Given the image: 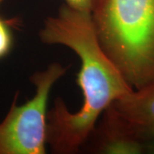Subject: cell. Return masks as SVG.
I'll return each instance as SVG.
<instances>
[{
    "label": "cell",
    "mask_w": 154,
    "mask_h": 154,
    "mask_svg": "<svg viewBox=\"0 0 154 154\" xmlns=\"http://www.w3.org/2000/svg\"><path fill=\"white\" fill-rule=\"evenodd\" d=\"M91 14L102 48L128 83H154V0H95Z\"/></svg>",
    "instance_id": "cell-2"
},
{
    "label": "cell",
    "mask_w": 154,
    "mask_h": 154,
    "mask_svg": "<svg viewBox=\"0 0 154 154\" xmlns=\"http://www.w3.org/2000/svg\"><path fill=\"white\" fill-rule=\"evenodd\" d=\"M67 67L52 63L30 80L35 94L23 105L15 99L0 122V154H45L46 152L47 104L52 87L67 71Z\"/></svg>",
    "instance_id": "cell-3"
},
{
    "label": "cell",
    "mask_w": 154,
    "mask_h": 154,
    "mask_svg": "<svg viewBox=\"0 0 154 154\" xmlns=\"http://www.w3.org/2000/svg\"><path fill=\"white\" fill-rule=\"evenodd\" d=\"M12 42L11 28L8 22L0 17V59L10 52Z\"/></svg>",
    "instance_id": "cell-6"
},
{
    "label": "cell",
    "mask_w": 154,
    "mask_h": 154,
    "mask_svg": "<svg viewBox=\"0 0 154 154\" xmlns=\"http://www.w3.org/2000/svg\"><path fill=\"white\" fill-rule=\"evenodd\" d=\"M94 128L83 147L96 153L138 154L147 149V142L138 136L110 105Z\"/></svg>",
    "instance_id": "cell-4"
},
{
    "label": "cell",
    "mask_w": 154,
    "mask_h": 154,
    "mask_svg": "<svg viewBox=\"0 0 154 154\" xmlns=\"http://www.w3.org/2000/svg\"><path fill=\"white\" fill-rule=\"evenodd\" d=\"M4 1H5V0H0V5H1V4H2V3L4 2Z\"/></svg>",
    "instance_id": "cell-8"
},
{
    "label": "cell",
    "mask_w": 154,
    "mask_h": 154,
    "mask_svg": "<svg viewBox=\"0 0 154 154\" xmlns=\"http://www.w3.org/2000/svg\"><path fill=\"white\" fill-rule=\"evenodd\" d=\"M95 0H65L66 5L79 11L92 12Z\"/></svg>",
    "instance_id": "cell-7"
},
{
    "label": "cell",
    "mask_w": 154,
    "mask_h": 154,
    "mask_svg": "<svg viewBox=\"0 0 154 154\" xmlns=\"http://www.w3.org/2000/svg\"><path fill=\"white\" fill-rule=\"evenodd\" d=\"M111 106L140 139L154 141V83L134 89Z\"/></svg>",
    "instance_id": "cell-5"
},
{
    "label": "cell",
    "mask_w": 154,
    "mask_h": 154,
    "mask_svg": "<svg viewBox=\"0 0 154 154\" xmlns=\"http://www.w3.org/2000/svg\"><path fill=\"white\" fill-rule=\"evenodd\" d=\"M39 38L45 44L73 50L81 60L76 78L82 91L81 109L72 112L58 97L48 110L46 126V143L52 152L76 153L105 110L134 89L102 48L90 12L62 5L55 17L45 21Z\"/></svg>",
    "instance_id": "cell-1"
}]
</instances>
